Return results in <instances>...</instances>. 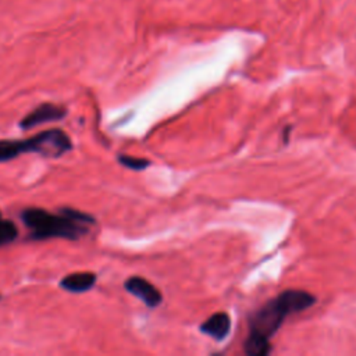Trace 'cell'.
I'll return each mask as SVG.
<instances>
[{
    "label": "cell",
    "mask_w": 356,
    "mask_h": 356,
    "mask_svg": "<svg viewBox=\"0 0 356 356\" xmlns=\"http://www.w3.org/2000/svg\"><path fill=\"white\" fill-rule=\"evenodd\" d=\"M72 149L70 136L57 128L39 132L28 139H1L0 163L13 160L22 153H38L43 157H60Z\"/></svg>",
    "instance_id": "1"
},
{
    "label": "cell",
    "mask_w": 356,
    "mask_h": 356,
    "mask_svg": "<svg viewBox=\"0 0 356 356\" xmlns=\"http://www.w3.org/2000/svg\"><path fill=\"white\" fill-rule=\"evenodd\" d=\"M21 217L35 239H78L86 232L82 224L72 221L64 214H51L43 209H26L22 211Z\"/></svg>",
    "instance_id": "2"
},
{
    "label": "cell",
    "mask_w": 356,
    "mask_h": 356,
    "mask_svg": "<svg viewBox=\"0 0 356 356\" xmlns=\"http://www.w3.org/2000/svg\"><path fill=\"white\" fill-rule=\"evenodd\" d=\"M289 314L291 313L288 312V309L277 296L275 299L267 302L250 317L249 332L270 339Z\"/></svg>",
    "instance_id": "3"
},
{
    "label": "cell",
    "mask_w": 356,
    "mask_h": 356,
    "mask_svg": "<svg viewBox=\"0 0 356 356\" xmlns=\"http://www.w3.org/2000/svg\"><path fill=\"white\" fill-rule=\"evenodd\" d=\"M67 114V110L58 104L54 103H43L33 108L29 114H26L21 122L19 127L24 129H31L36 125L49 122V121H58L64 118Z\"/></svg>",
    "instance_id": "4"
},
{
    "label": "cell",
    "mask_w": 356,
    "mask_h": 356,
    "mask_svg": "<svg viewBox=\"0 0 356 356\" xmlns=\"http://www.w3.org/2000/svg\"><path fill=\"white\" fill-rule=\"evenodd\" d=\"M124 286L129 293L139 298L149 307H156L161 303L163 296H161L160 291L153 284H150L147 280H145L142 277L128 278L125 281Z\"/></svg>",
    "instance_id": "5"
},
{
    "label": "cell",
    "mask_w": 356,
    "mask_h": 356,
    "mask_svg": "<svg viewBox=\"0 0 356 356\" xmlns=\"http://www.w3.org/2000/svg\"><path fill=\"white\" fill-rule=\"evenodd\" d=\"M229 327H231V323H229L228 314L224 312H220V313H214L206 321H203L200 325V330L204 334L210 335L211 338L221 341L228 335Z\"/></svg>",
    "instance_id": "6"
},
{
    "label": "cell",
    "mask_w": 356,
    "mask_h": 356,
    "mask_svg": "<svg viewBox=\"0 0 356 356\" xmlns=\"http://www.w3.org/2000/svg\"><path fill=\"white\" fill-rule=\"evenodd\" d=\"M96 282V274L92 271H79L65 275L60 285L63 289L68 292H86L89 291Z\"/></svg>",
    "instance_id": "7"
},
{
    "label": "cell",
    "mask_w": 356,
    "mask_h": 356,
    "mask_svg": "<svg viewBox=\"0 0 356 356\" xmlns=\"http://www.w3.org/2000/svg\"><path fill=\"white\" fill-rule=\"evenodd\" d=\"M243 350L249 356H266L271 352L270 339L249 332V335L243 343Z\"/></svg>",
    "instance_id": "8"
},
{
    "label": "cell",
    "mask_w": 356,
    "mask_h": 356,
    "mask_svg": "<svg viewBox=\"0 0 356 356\" xmlns=\"http://www.w3.org/2000/svg\"><path fill=\"white\" fill-rule=\"evenodd\" d=\"M18 235V229L14 222L0 218V245L13 242Z\"/></svg>",
    "instance_id": "9"
},
{
    "label": "cell",
    "mask_w": 356,
    "mask_h": 356,
    "mask_svg": "<svg viewBox=\"0 0 356 356\" xmlns=\"http://www.w3.org/2000/svg\"><path fill=\"white\" fill-rule=\"evenodd\" d=\"M118 161L131 170H145L149 165V160L146 159H140V157H132V156H127V154H121L118 156Z\"/></svg>",
    "instance_id": "10"
},
{
    "label": "cell",
    "mask_w": 356,
    "mask_h": 356,
    "mask_svg": "<svg viewBox=\"0 0 356 356\" xmlns=\"http://www.w3.org/2000/svg\"><path fill=\"white\" fill-rule=\"evenodd\" d=\"M61 214L67 216L68 218H71L72 221L79 222V224H86V222H93V221H95L89 214L82 213V211H78V210H74V209H70V207L63 209V210H61Z\"/></svg>",
    "instance_id": "11"
}]
</instances>
